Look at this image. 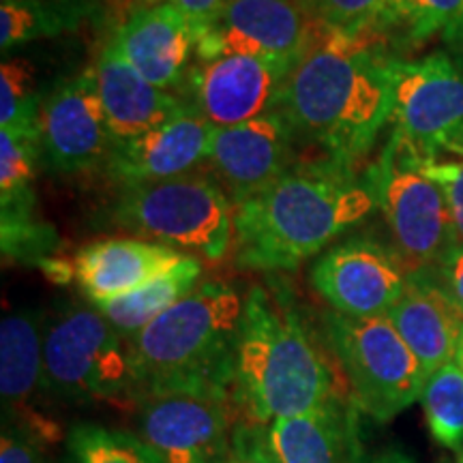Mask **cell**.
I'll list each match as a JSON object with an SVG mask.
<instances>
[{
  "mask_svg": "<svg viewBox=\"0 0 463 463\" xmlns=\"http://www.w3.org/2000/svg\"><path fill=\"white\" fill-rule=\"evenodd\" d=\"M395 62L375 34L320 31L288 75L275 112L298 142L354 167L392 116Z\"/></svg>",
  "mask_w": 463,
  "mask_h": 463,
  "instance_id": "obj_1",
  "label": "cell"
},
{
  "mask_svg": "<svg viewBox=\"0 0 463 463\" xmlns=\"http://www.w3.org/2000/svg\"><path fill=\"white\" fill-rule=\"evenodd\" d=\"M375 206L354 167L328 157L303 161L234 206L236 264L294 270L354 228Z\"/></svg>",
  "mask_w": 463,
  "mask_h": 463,
  "instance_id": "obj_2",
  "label": "cell"
},
{
  "mask_svg": "<svg viewBox=\"0 0 463 463\" xmlns=\"http://www.w3.org/2000/svg\"><path fill=\"white\" fill-rule=\"evenodd\" d=\"M331 361L292 305L251 288L242 307L232 405L239 420L269 427L339 395Z\"/></svg>",
  "mask_w": 463,
  "mask_h": 463,
  "instance_id": "obj_3",
  "label": "cell"
},
{
  "mask_svg": "<svg viewBox=\"0 0 463 463\" xmlns=\"http://www.w3.org/2000/svg\"><path fill=\"white\" fill-rule=\"evenodd\" d=\"M245 298L228 281H206L129 339L137 391L232 399Z\"/></svg>",
  "mask_w": 463,
  "mask_h": 463,
  "instance_id": "obj_4",
  "label": "cell"
},
{
  "mask_svg": "<svg viewBox=\"0 0 463 463\" xmlns=\"http://www.w3.org/2000/svg\"><path fill=\"white\" fill-rule=\"evenodd\" d=\"M43 389L67 403L136 408L129 339L97 307H62L43 326Z\"/></svg>",
  "mask_w": 463,
  "mask_h": 463,
  "instance_id": "obj_5",
  "label": "cell"
},
{
  "mask_svg": "<svg viewBox=\"0 0 463 463\" xmlns=\"http://www.w3.org/2000/svg\"><path fill=\"white\" fill-rule=\"evenodd\" d=\"M112 222L133 234L176 251L219 262L234 239L230 198L202 172L157 183L123 184L112 204Z\"/></svg>",
  "mask_w": 463,
  "mask_h": 463,
  "instance_id": "obj_6",
  "label": "cell"
},
{
  "mask_svg": "<svg viewBox=\"0 0 463 463\" xmlns=\"http://www.w3.org/2000/svg\"><path fill=\"white\" fill-rule=\"evenodd\" d=\"M324 341L361 412L389 422L420 399L425 373L386 316L352 317L328 311Z\"/></svg>",
  "mask_w": 463,
  "mask_h": 463,
  "instance_id": "obj_7",
  "label": "cell"
},
{
  "mask_svg": "<svg viewBox=\"0 0 463 463\" xmlns=\"http://www.w3.org/2000/svg\"><path fill=\"white\" fill-rule=\"evenodd\" d=\"M425 161V155L392 131L367 181L391 228L392 249L410 275L433 269L453 249L447 200L427 176Z\"/></svg>",
  "mask_w": 463,
  "mask_h": 463,
  "instance_id": "obj_8",
  "label": "cell"
},
{
  "mask_svg": "<svg viewBox=\"0 0 463 463\" xmlns=\"http://www.w3.org/2000/svg\"><path fill=\"white\" fill-rule=\"evenodd\" d=\"M395 133L425 155L463 157V71L447 52L395 62Z\"/></svg>",
  "mask_w": 463,
  "mask_h": 463,
  "instance_id": "obj_9",
  "label": "cell"
},
{
  "mask_svg": "<svg viewBox=\"0 0 463 463\" xmlns=\"http://www.w3.org/2000/svg\"><path fill=\"white\" fill-rule=\"evenodd\" d=\"M320 31L303 0H225L198 33L195 58L256 56L297 65Z\"/></svg>",
  "mask_w": 463,
  "mask_h": 463,
  "instance_id": "obj_10",
  "label": "cell"
},
{
  "mask_svg": "<svg viewBox=\"0 0 463 463\" xmlns=\"http://www.w3.org/2000/svg\"><path fill=\"white\" fill-rule=\"evenodd\" d=\"M137 433L161 463H228L232 399L202 392H150L136 403Z\"/></svg>",
  "mask_w": 463,
  "mask_h": 463,
  "instance_id": "obj_11",
  "label": "cell"
},
{
  "mask_svg": "<svg viewBox=\"0 0 463 463\" xmlns=\"http://www.w3.org/2000/svg\"><path fill=\"white\" fill-rule=\"evenodd\" d=\"M408 277L395 249L372 236H350L316 260L309 279L337 314L375 317L389 314L403 294Z\"/></svg>",
  "mask_w": 463,
  "mask_h": 463,
  "instance_id": "obj_12",
  "label": "cell"
},
{
  "mask_svg": "<svg viewBox=\"0 0 463 463\" xmlns=\"http://www.w3.org/2000/svg\"><path fill=\"white\" fill-rule=\"evenodd\" d=\"M42 161L54 174H84L108 165L114 148L95 69L62 80L39 108Z\"/></svg>",
  "mask_w": 463,
  "mask_h": 463,
  "instance_id": "obj_13",
  "label": "cell"
},
{
  "mask_svg": "<svg viewBox=\"0 0 463 463\" xmlns=\"http://www.w3.org/2000/svg\"><path fill=\"white\" fill-rule=\"evenodd\" d=\"M294 67V62L256 56L195 61L184 78L189 92V101L184 103L217 129L247 123L275 112Z\"/></svg>",
  "mask_w": 463,
  "mask_h": 463,
  "instance_id": "obj_14",
  "label": "cell"
},
{
  "mask_svg": "<svg viewBox=\"0 0 463 463\" xmlns=\"http://www.w3.org/2000/svg\"><path fill=\"white\" fill-rule=\"evenodd\" d=\"M297 144L298 137L286 116L270 112L217 129L206 161L213 178L236 206L298 164Z\"/></svg>",
  "mask_w": 463,
  "mask_h": 463,
  "instance_id": "obj_15",
  "label": "cell"
},
{
  "mask_svg": "<svg viewBox=\"0 0 463 463\" xmlns=\"http://www.w3.org/2000/svg\"><path fill=\"white\" fill-rule=\"evenodd\" d=\"M215 131L217 127L184 103L183 112L167 123L131 140L114 142L106 167L120 184L183 176L208 159Z\"/></svg>",
  "mask_w": 463,
  "mask_h": 463,
  "instance_id": "obj_16",
  "label": "cell"
},
{
  "mask_svg": "<svg viewBox=\"0 0 463 463\" xmlns=\"http://www.w3.org/2000/svg\"><path fill=\"white\" fill-rule=\"evenodd\" d=\"M112 42L144 80L167 90L187 78L198 33L181 9L157 3L129 15Z\"/></svg>",
  "mask_w": 463,
  "mask_h": 463,
  "instance_id": "obj_17",
  "label": "cell"
},
{
  "mask_svg": "<svg viewBox=\"0 0 463 463\" xmlns=\"http://www.w3.org/2000/svg\"><path fill=\"white\" fill-rule=\"evenodd\" d=\"M386 317L420 363L425 380L455 361L463 331V309L439 286L431 269L408 277L403 294Z\"/></svg>",
  "mask_w": 463,
  "mask_h": 463,
  "instance_id": "obj_18",
  "label": "cell"
},
{
  "mask_svg": "<svg viewBox=\"0 0 463 463\" xmlns=\"http://www.w3.org/2000/svg\"><path fill=\"white\" fill-rule=\"evenodd\" d=\"M43 326L37 311L11 314L0 324V395L5 414L43 442L61 438V427L33 408L43 389Z\"/></svg>",
  "mask_w": 463,
  "mask_h": 463,
  "instance_id": "obj_19",
  "label": "cell"
},
{
  "mask_svg": "<svg viewBox=\"0 0 463 463\" xmlns=\"http://www.w3.org/2000/svg\"><path fill=\"white\" fill-rule=\"evenodd\" d=\"M183 258L184 253L153 241H95L75 256V279L92 305H101L146 286Z\"/></svg>",
  "mask_w": 463,
  "mask_h": 463,
  "instance_id": "obj_20",
  "label": "cell"
},
{
  "mask_svg": "<svg viewBox=\"0 0 463 463\" xmlns=\"http://www.w3.org/2000/svg\"><path fill=\"white\" fill-rule=\"evenodd\" d=\"M356 403L339 392L305 414L277 419L269 438L279 463H358Z\"/></svg>",
  "mask_w": 463,
  "mask_h": 463,
  "instance_id": "obj_21",
  "label": "cell"
},
{
  "mask_svg": "<svg viewBox=\"0 0 463 463\" xmlns=\"http://www.w3.org/2000/svg\"><path fill=\"white\" fill-rule=\"evenodd\" d=\"M97 89L114 142L142 136L183 112L184 101L144 80L136 67L120 54L116 43L101 50L95 67Z\"/></svg>",
  "mask_w": 463,
  "mask_h": 463,
  "instance_id": "obj_22",
  "label": "cell"
},
{
  "mask_svg": "<svg viewBox=\"0 0 463 463\" xmlns=\"http://www.w3.org/2000/svg\"><path fill=\"white\" fill-rule=\"evenodd\" d=\"M202 277V262L195 256H184L170 270L148 281L146 286L118 297L108 303L95 305L106 316V320L123 335L125 339L136 337L142 328L157 320L164 311L183 300L195 289Z\"/></svg>",
  "mask_w": 463,
  "mask_h": 463,
  "instance_id": "obj_23",
  "label": "cell"
},
{
  "mask_svg": "<svg viewBox=\"0 0 463 463\" xmlns=\"http://www.w3.org/2000/svg\"><path fill=\"white\" fill-rule=\"evenodd\" d=\"M89 14L82 0H3L0 48L9 52L37 39L75 31Z\"/></svg>",
  "mask_w": 463,
  "mask_h": 463,
  "instance_id": "obj_24",
  "label": "cell"
},
{
  "mask_svg": "<svg viewBox=\"0 0 463 463\" xmlns=\"http://www.w3.org/2000/svg\"><path fill=\"white\" fill-rule=\"evenodd\" d=\"M42 148L37 137L0 131V211L5 219L33 217V183Z\"/></svg>",
  "mask_w": 463,
  "mask_h": 463,
  "instance_id": "obj_25",
  "label": "cell"
},
{
  "mask_svg": "<svg viewBox=\"0 0 463 463\" xmlns=\"http://www.w3.org/2000/svg\"><path fill=\"white\" fill-rule=\"evenodd\" d=\"M425 420L439 447L463 449V369L455 361L427 378L420 392Z\"/></svg>",
  "mask_w": 463,
  "mask_h": 463,
  "instance_id": "obj_26",
  "label": "cell"
},
{
  "mask_svg": "<svg viewBox=\"0 0 463 463\" xmlns=\"http://www.w3.org/2000/svg\"><path fill=\"white\" fill-rule=\"evenodd\" d=\"M67 463H161V459L133 433L99 422H78L67 433Z\"/></svg>",
  "mask_w": 463,
  "mask_h": 463,
  "instance_id": "obj_27",
  "label": "cell"
},
{
  "mask_svg": "<svg viewBox=\"0 0 463 463\" xmlns=\"http://www.w3.org/2000/svg\"><path fill=\"white\" fill-rule=\"evenodd\" d=\"M322 31L375 34L395 26L399 0H303Z\"/></svg>",
  "mask_w": 463,
  "mask_h": 463,
  "instance_id": "obj_28",
  "label": "cell"
},
{
  "mask_svg": "<svg viewBox=\"0 0 463 463\" xmlns=\"http://www.w3.org/2000/svg\"><path fill=\"white\" fill-rule=\"evenodd\" d=\"M39 108L34 71L28 61H5L0 65V131L39 140Z\"/></svg>",
  "mask_w": 463,
  "mask_h": 463,
  "instance_id": "obj_29",
  "label": "cell"
},
{
  "mask_svg": "<svg viewBox=\"0 0 463 463\" xmlns=\"http://www.w3.org/2000/svg\"><path fill=\"white\" fill-rule=\"evenodd\" d=\"M463 15V0H399L395 26H403L412 42L447 34Z\"/></svg>",
  "mask_w": 463,
  "mask_h": 463,
  "instance_id": "obj_30",
  "label": "cell"
},
{
  "mask_svg": "<svg viewBox=\"0 0 463 463\" xmlns=\"http://www.w3.org/2000/svg\"><path fill=\"white\" fill-rule=\"evenodd\" d=\"M425 172L442 189L447 200L450 228H453V247H463V161L427 159Z\"/></svg>",
  "mask_w": 463,
  "mask_h": 463,
  "instance_id": "obj_31",
  "label": "cell"
},
{
  "mask_svg": "<svg viewBox=\"0 0 463 463\" xmlns=\"http://www.w3.org/2000/svg\"><path fill=\"white\" fill-rule=\"evenodd\" d=\"M228 463H279L270 444L269 427L236 420Z\"/></svg>",
  "mask_w": 463,
  "mask_h": 463,
  "instance_id": "obj_32",
  "label": "cell"
},
{
  "mask_svg": "<svg viewBox=\"0 0 463 463\" xmlns=\"http://www.w3.org/2000/svg\"><path fill=\"white\" fill-rule=\"evenodd\" d=\"M0 463H50L43 439L17 422H5L0 436Z\"/></svg>",
  "mask_w": 463,
  "mask_h": 463,
  "instance_id": "obj_33",
  "label": "cell"
},
{
  "mask_svg": "<svg viewBox=\"0 0 463 463\" xmlns=\"http://www.w3.org/2000/svg\"><path fill=\"white\" fill-rule=\"evenodd\" d=\"M433 275L450 298L463 309V247H453L439 262L433 266Z\"/></svg>",
  "mask_w": 463,
  "mask_h": 463,
  "instance_id": "obj_34",
  "label": "cell"
},
{
  "mask_svg": "<svg viewBox=\"0 0 463 463\" xmlns=\"http://www.w3.org/2000/svg\"><path fill=\"white\" fill-rule=\"evenodd\" d=\"M165 3H172L174 7L181 9L189 17L191 24H194L195 33H200L217 15V11L223 7L225 0H165Z\"/></svg>",
  "mask_w": 463,
  "mask_h": 463,
  "instance_id": "obj_35",
  "label": "cell"
},
{
  "mask_svg": "<svg viewBox=\"0 0 463 463\" xmlns=\"http://www.w3.org/2000/svg\"><path fill=\"white\" fill-rule=\"evenodd\" d=\"M37 266L43 270V275L54 283H69L75 279V262H69L65 258L45 256L43 260H39Z\"/></svg>",
  "mask_w": 463,
  "mask_h": 463,
  "instance_id": "obj_36",
  "label": "cell"
},
{
  "mask_svg": "<svg viewBox=\"0 0 463 463\" xmlns=\"http://www.w3.org/2000/svg\"><path fill=\"white\" fill-rule=\"evenodd\" d=\"M358 463H414V459L399 449H384L380 450V453H372V455L363 453Z\"/></svg>",
  "mask_w": 463,
  "mask_h": 463,
  "instance_id": "obj_37",
  "label": "cell"
},
{
  "mask_svg": "<svg viewBox=\"0 0 463 463\" xmlns=\"http://www.w3.org/2000/svg\"><path fill=\"white\" fill-rule=\"evenodd\" d=\"M447 39H450V42H457V43H463V15L459 17V22H457V24L447 33Z\"/></svg>",
  "mask_w": 463,
  "mask_h": 463,
  "instance_id": "obj_38",
  "label": "cell"
},
{
  "mask_svg": "<svg viewBox=\"0 0 463 463\" xmlns=\"http://www.w3.org/2000/svg\"><path fill=\"white\" fill-rule=\"evenodd\" d=\"M455 363L459 364V367L463 369V331H461L459 344H457V354H455Z\"/></svg>",
  "mask_w": 463,
  "mask_h": 463,
  "instance_id": "obj_39",
  "label": "cell"
},
{
  "mask_svg": "<svg viewBox=\"0 0 463 463\" xmlns=\"http://www.w3.org/2000/svg\"><path fill=\"white\" fill-rule=\"evenodd\" d=\"M136 3H142L144 7H150V5H157V3H165V0H136Z\"/></svg>",
  "mask_w": 463,
  "mask_h": 463,
  "instance_id": "obj_40",
  "label": "cell"
},
{
  "mask_svg": "<svg viewBox=\"0 0 463 463\" xmlns=\"http://www.w3.org/2000/svg\"><path fill=\"white\" fill-rule=\"evenodd\" d=\"M459 463H463V455H461V461Z\"/></svg>",
  "mask_w": 463,
  "mask_h": 463,
  "instance_id": "obj_41",
  "label": "cell"
}]
</instances>
